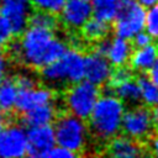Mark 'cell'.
I'll list each match as a JSON object with an SVG mask.
<instances>
[{
    "label": "cell",
    "instance_id": "1",
    "mask_svg": "<svg viewBox=\"0 0 158 158\" xmlns=\"http://www.w3.org/2000/svg\"><path fill=\"white\" fill-rule=\"evenodd\" d=\"M65 42L59 38L54 28L28 25L21 33L20 41L12 44V54L26 67L42 69L57 60L67 51Z\"/></svg>",
    "mask_w": 158,
    "mask_h": 158
},
{
    "label": "cell",
    "instance_id": "2",
    "mask_svg": "<svg viewBox=\"0 0 158 158\" xmlns=\"http://www.w3.org/2000/svg\"><path fill=\"white\" fill-rule=\"evenodd\" d=\"M125 112L123 101L115 94L100 96L89 117L90 132L100 141H111L122 130Z\"/></svg>",
    "mask_w": 158,
    "mask_h": 158
},
{
    "label": "cell",
    "instance_id": "3",
    "mask_svg": "<svg viewBox=\"0 0 158 158\" xmlns=\"http://www.w3.org/2000/svg\"><path fill=\"white\" fill-rule=\"evenodd\" d=\"M42 79L53 86L75 84L85 79V56L79 49H67L62 57L41 69Z\"/></svg>",
    "mask_w": 158,
    "mask_h": 158
},
{
    "label": "cell",
    "instance_id": "4",
    "mask_svg": "<svg viewBox=\"0 0 158 158\" xmlns=\"http://www.w3.org/2000/svg\"><path fill=\"white\" fill-rule=\"evenodd\" d=\"M89 130L84 118L70 112L60 115L54 123L57 144L79 153L86 147Z\"/></svg>",
    "mask_w": 158,
    "mask_h": 158
},
{
    "label": "cell",
    "instance_id": "5",
    "mask_svg": "<svg viewBox=\"0 0 158 158\" xmlns=\"http://www.w3.org/2000/svg\"><path fill=\"white\" fill-rule=\"evenodd\" d=\"M99 98L98 85L85 79L72 84L64 95V105L70 114L86 120L90 117Z\"/></svg>",
    "mask_w": 158,
    "mask_h": 158
},
{
    "label": "cell",
    "instance_id": "6",
    "mask_svg": "<svg viewBox=\"0 0 158 158\" xmlns=\"http://www.w3.org/2000/svg\"><path fill=\"white\" fill-rule=\"evenodd\" d=\"M146 26V10L137 0H121L118 14L115 19L117 36L132 40Z\"/></svg>",
    "mask_w": 158,
    "mask_h": 158
},
{
    "label": "cell",
    "instance_id": "7",
    "mask_svg": "<svg viewBox=\"0 0 158 158\" xmlns=\"http://www.w3.org/2000/svg\"><path fill=\"white\" fill-rule=\"evenodd\" d=\"M28 154L27 131L21 125L10 123L0 130V157L20 158Z\"/></svg>",
    "mask_w": 158,
    "mask_h": 158
},
{
    "label": "cell",
    "instance_id": "8",
    "mask_svg": "<svg viewBox=\"0 0 158 158\" xmlns=\"http://www.w3.org/2000/svg\"><path fill=\"white\" fill-rule=\"evenodd\" d=\"M154 128L153 112L147 107L135 106L125 112L122 121V131L131 138L137 141L146 139Z\"/></svg>",
    "mask_w": 158,
    "mask_h": 158
},
{
    "label": "cell",
    "instance_id": "9",
    "mask_svg": "<svg viewBox=\"0 0 158 158\" xmlns=\"http://www.w3.org/2000/svg\"><path fill=\"white\" fill-rule=\"evenodd\" d=\"M31 0H0V15L11 23L14 33H22L30 25L31 19Z\"/></svg>",
    "mask_w": 158,
    "mask_h": 158
},
{
    "label": "cell",
    "instance_id": "10",
    "mask_svg": "<svg viewBox=\"0 0 158 158\" xmlns=\"http://www.w3.org/2000/svg\"><path fill=\"white\" fill-rule=\"evenodd\" d=\"M93 5L88 0H68L59 12L62 25L69 30H81L91 19Z\"/></svg>",
    "mask_w": 158,
    "mask_h": 158
},
{
    "label": "cell",
    "instance_id": "11",
    "mask_svg": "<svg viewBox=\"0 0 158 158\" xmlns=\"http://www.w3.org/2000/svg\"><path fill=\"white\" fill-rule=\"evenodd\" d=\"M28 154L32 157H46L56 146V132L51 125L32 126L27 131Z\"/></svg>",
    "mask_w": 158,
    "mask_h": 158
},
{
    "label": "cell",
    "instance_id": "12",
    "mask_svg": "<svg viewBox=\"0 0 158 158\" xmlns=\"http://www.w3.org/2000/svg\"><path fill=\"white\" fill-rule=\"evenodd\" d=\"M107 57L98 51H93L85 56V79L96 84L102 85L109 83L112 68Z\"/></svg>",
    "mask_w": 158,
    "mask_h": 158
},
{
    "label": "cell",
    "instance_id": "13",
    "mask_svg": "<svg viewBox=\"0 0 158 158\" xmlns=\"http://www.w3.org/2000/svg\"><path fill=\"white\" fill-rule=\"evenodd\" d=\"M53 99H54L53 91L46 86L33 85L31 88L20 89L16 110L21 114H25L37 106L52 104Z\"/></svg>",
    "mask_w": 158,
    "mask_h": 158
},
{
    "label": "cell",
    "instance_id": "14",
    "mask_svg": "<svg viewBox=\"0 0 158 158\" xmlns=\"http://www.w3.org/2000/svg\"><path fill=\"white\" fill-rule=\"evenodd\" d=\"M105 56L107 57L110 63L115 67L126 65L130 62L132 56V46L127 38H123L116 35V37L107 40Z\"/></svg>",
    "mask_w": 158,
    "mask_h": 158
},
{
    "label": "cell",
    "instance_id": "15",
    "mask_svg": "<svg viewBox=\"0 0 158 158\" xmlns=\"http://www.w3.org/2000/svg\"><path fill=\"white\" fill-rule=\"evenodd\" d=\"M110 156L116 158H135L142 154V147L137 139L126 136L114 137L107 147Z\"/></svg>",
    "mask_w": 158,
    "mask_h": 158
},
{
    "label": "cell",
    "instance_id": "16",
    "mask_svg": "<svg viewBox=\"0 0 158 158\" xmlns=\"http://www.w3.org/2000/svg\"><path fill=\"white\" fill-rule=\"evenodd\" d=\"M157 59H158V47L151 43L144 47H137L132 52L130 64L133 70L138 73H146L153 68Z\"/></svg>",
    "mask_w": 158,
    "mask_h": 158
},
{
    "label": "cell",
    "instance_id": "17",
    "mask_svg": "<svg viewBox=\"0 0 158 158\" xmlns=\"http://www.w3.org/2000/svg\"><path fill=\"white\" fill-rule=\"evenodd\" d=\"M23 115V123L28 127L32 126H42V125H51L54 118H56V107L52 104H47V105H42V106H37L25 114Z\"/></svg>",
    "mask_w": 158,
    "mask_h": 158
},
{
    "label": "cell",
    "instance_id": "18",
    "mask_svg": "<svg viewBox=\"0 0 158 158\" xmlns=\"http://www.w3.org/2000/svg\"><path fill=\"white\" fill-rule=\"evenodd\" d=\"M20 88L16 83V79L4 78L0 80V107L5 112H10L16 109L19 99Z\"/></svg>",
    "mask_w": 158,
    "mask_h": 158
},
{
    "label": "cell",
    "instance_id": "19",
    "mask_svg": "<svg viewBox=\"0 0 158 158\" xmlns=\"http://www.w3.org/2000/svg\"><path fill=\"white\" fill-rule=\"evenodd\" d=\"M110 89L112 94L120 98L123 102L133 105L141 100V88H139L138 80H133L132 78L120 84H116L114 86H110Z\"/></svg>",
    "mask_w": 158,
    "mask_h": 158
},
{
    "label": "cell",
    "instance_id": "20",
    "mask_svg": "<svg viewBox=\"0 0 158 158\" xmlns=\"http://www.w3.org/2000/svg\"><path fill=\"white\" fill-rule=\"evenodd\" d=\"M120 4L121 0H93V14L95 17L110 23L115 21L120 10Z\"/></svg>",
    "mask_w": 158,
    "mask_h": 158
},
{
    "label": "cell",
    "instance_id": "21",
    "mask_svg": "<svg viewBox=\"0 0 158 158\" xmlns=\"http://www.w3.org/2000/svg\"><path fill=\"white\" fill-rule=\"evenodd\" d=\"M109 22L102 21L98 17H91L83 27H81V35L86 41L90 42H99L104 38H106L109 33Z\"/></svg>",
    "mask_w": 158,
    "mask_h": 158
},
{
    "label": "cell",
    "instance_id": "22",
    "mask_svg": "<svg viewBox=\"0 0 158 158\" xmlns=\"http://www.w3.org/2000/svg\"><path fill=\"white\" fill-rule=\"evenodd\" d=\"M138 84L141 88V100L146 105L158 106V85L147 77L138 78Z\"/></svg>",
    "mask_w": 158,
    "mask_h": 158
},
{
    "label": "cell",
    "instance_id": "23",
    "mask_svg": "<svg viewBox=\"0 0 158 158\" xmlns=\"http://www.w3.org/2000/svg\"><path fill=\"white\" fill-rule=\"evenodd\" d=\"M144 30L158 41V4L148 7L146 11V26Z\"/></svg>",
    "mask_w": 158,
    "mask_h": 158
},
{
    "label": "cell",
    "instance_id": "24",
    "mask_svg": "<svg viewBox=\"0 0 158 158\" xmlns=\"http://www.w3.org/2000/svg\"><path fill=\"white\" fill-rule=\"evenodd\" d=\"M32 5L37 10H42L49 14H59L68 0H31Z\"/></svg>",
    "mask_w": 158,
    "mask_h": 158
},
{
    "label": "cell",
    "instance_id": "25",
    "mask_svg": "<svg viewBox=\"0 0 158 158\" xmlns=\"http://www.w3.org/2000/svg\"><path fill=\"white\" fill-rule=\"evenodd\" d=\"M57 21L53 16V14L38 10L37 12L31 15L30 19V25H36V26H42V27H48V28H54Z\"/></svg>",
    "mask_w": 158,
    "mask_h": 158
},
{
    "label": "cell",
    "instance_id": "26",
    "mask_svg": "<svg viewBox=\"0 0 158 158\" xmlns=\"http://www.w3.org/2000/svg\"><path fill=\"white\" fill-rule=\"evenodd\" d=\"M132 78V74H131V69L126 68L125 65H121V67H116V69L112 70V74H111V78L109 80V86H114L116 84H120L127 79H131Z\"/></svg>",
    "mask_w": 158,
    "mask_h": 158
},
{
    "label": "cell",
    "instance_id": "27",
    "mask_svg": "<svg viewBox=\"0 0 158 158\" xmlns=\"http://www.w3.org/2000/svg\"><path fill=\"white\" fill-rule=\"evenodd\" d=\"M14 35L15 33H14L11 23L7 21V19H5L2 15H0V46L9 42Z\"/></svg>",
    "mask_w": 158,
    "mask_h": 158
},
{
    "label": "cell",
    "instance_id": "28",
    "mask_svg": "<svg viewBox=\"0 0 158 158\" xmlns=\"http://www.w3.org/2000/svg\"><path fill=\"white\" fill-rule=\"evenodd\" d=\"M77 153L72 152L70 149L65 148V147H62V146H54L49 152L48 154L46 156V158H73Z\"/></svg>",
    "mask_w": 158,
    "mask_h": 158
},
{
    "label": "cell",
    "instance_id": "29",
    "mask_svg": "<svg viewBox=\"0 0 158 158\" xmlns=\"http://www.w3.org/2000/svg\"><path fill=\"white\" fill-rule=\"evenodd\" d=\"M152 41H153V37H152L146 30L138 32V33L132 38V42H133V44H135L136 48H137V47H144V46H148V44L152 43Z\"/></svg>",
    "mask_w": 158,
    "mask_h": 158
},
{
    "label": "cell",
    "instance_id": "30",
    "mask_svg": "<svg viewBox=\"0 0 158 158\" xmlns=\"http://www.w3.org/2000/svg\"><path fill=\"white\" fill-rule=\"evenodd\" d=\"M16 83H17V85H19L20 89L31 88V86L36 85L35 79H33L30 74H21V75H19L17 79H16Z\"/></svg>",
    "mask_w": 158,
    "mask_h": 158
},
{
    "label": "cell",
    "instance_id": "31",
    "mask_svg": "<svg viewBox=\"0 0 158 158\" xmlns=\"http://www.w3.org/2000/svg\"><path fill=\"white\" fill-rule=\"evenodd\" d=\"M6 70H7V59H6L4 51L0 48V80L5 78Z\"/></svg>",
    "mask_w": 158,
    "mask_h": 158
},
{
    "label": "cell",
    "instance_id": "32",
    "mask_svg": "<svg viewBox=\"0 0 158 158\" xmlns=\"http://www.w3.org/2000/svg\"><path fill=\"white\" fill-rule=\"evenodd\" d=\"M149 78L154 81V84L158 85V59H157L156 64L153 65V68L149 70Z\"/></svg>",
    "mask_w": 158,
    "mask_h": 158
},
{
    "label": "cell",
    "instance_id": "33",
    "mask_svg": "<svg viewBox=\"0 0 158 158\" xmlns=\"http://www.w3.org/2000/svg\"><path fill=\"white\" fill-rule=\"evenodd\" d=\"M151 151H152V153L154 156L158 157V135L154 136L152 138V141H151Z\"/></svg>",
    "mask_w": 158,
    "mask_h": 158
},
{
    "label": "cell",
    "instance_id": "34",
    "mask_svg": "<svg viewBox=\"0 0 158 158\" xmlns=\"http://www.w3.org/2000/svg\"><path fill=\"white\" fill-rule=\"evenodd\" d=\"M143 7H151V6H153V5H156V4H158V0H137Z\"/></svg>",
    "mask_w": 158,
    "mask_h": 158
},
{
    "label": "cell",
    "instance_id": "35",
    "mask_svg": "<svg viewBox=\"0 0 158 158\" xmlns=\"http://www.w3.org/2000/svg\"><path fill=\"white\" fill-rule=\"evenodd\" d=\"M153 122H154V128L158 131V106L153 111Z\"/></svg>",
    "mask_w": 158,
    "mask_h": 158
},
{
    "label": "cell",
    "instance_id": "36",
    "mask_svg": "<svg viewBox=\"0 0 158 158\" xmlns=\"http://www.w3.org/2000/svg\"><path fill=\"white\" fill-rule=\"evenodd\" d=\"M5 111L0 107V130L5 126V114H4Z\"/></svg>",
    "mask_w": 158,
    "mask_h": 158
},
{
    "label": "cell",
    "instance_id": "37",
    "mask_svg": "<svg viewBox=\"0 0 158 158\" xmlns=\"http://www.w3.org/2000/svg\"><path fill=\"white\" fill-rule=\"evenodd\" d=\"M88 1H93V0H88Z\"/></svg>",
    "mask_w": 158,
    "mask_h": 158
}]
</instances>
